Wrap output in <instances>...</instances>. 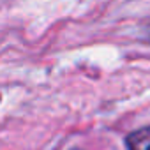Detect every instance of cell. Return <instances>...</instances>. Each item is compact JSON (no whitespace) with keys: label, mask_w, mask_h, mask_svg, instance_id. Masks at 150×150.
<instances>
[{"label":"cell","mask_w":150,"mask_h":150,"mask_svg":"<svg viewBox=\"0 0 150 150\" xmlns=\"http://www.w3.org/2000/svg\"><path fill=\"white\" fill-rule=\"evenodd\" d=\"M129 150H150V127H143L127 136Z\"/></svg>","instance_id":"6da1fadb"}]
</instances>
